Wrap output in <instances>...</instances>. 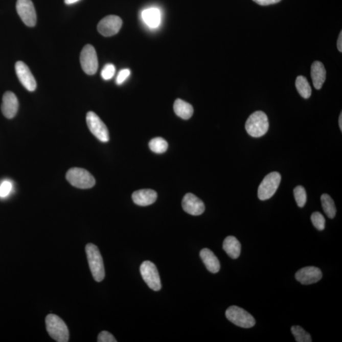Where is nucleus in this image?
<instances>
[{
	"instance_id": "f257e3e1",
	"label": "nucleus",
	"mask_w": 342,
	"mask_h": 342,
	"mask_svg": "<svg viewBox=\"0 0 342 342\" xmlns=\"http://www.w3.org/2000/svg\"><path fill=\"white\" fill-rule=\"evenodd\" d=\"M86 253L93 277L96 282H102L104 279L105 273L99 249L94 244L88 243L86 246Z\"/></svg>"
},
{
	"instance_id": "f03ea898",
	"label": "nucleus",
	"mask_w": 342,
	"mask_h": 342,
	"mask_svg": "<svg viewBox=\"0 0 342 342\" xmlns=\"http://www.w3.org/2000/svg\"><path fill=\"white\" fill-rule=\"evenodd\" d=\"M269 121L266 113L256 111L251 114L245 124V129L250 136L259 138L267 133L269 129Z\"/></svg>"
},
{
	"instance_id": "7ed1b4c3",
	"label": "nucleus",
	"mask_w": 342,
	"mask_h": 342,
	"mask_svg": "<svg viewBox=\"0 0 342 342\" xmlns=\"http://www.w3.org/2000/svg\"><path fill=\"white\" fill-rule=\"evenodd\" d=\"M48 333L51 337L58 342H67L70 339L67 325L60 317L55 314L48 315L46 320Z\"/></svg>"
},
{
	"instance_id": "20e7f679",
	"label": "nucleus",
	"mask_w": 342,
	"mask_h": 342,
	"mask_svg": "<svg viewBox=\"0 0 342 342\" xmlns=\"http://www.w3.org/2000/svg\"><path fill=\"white\" fill-rule=\"evenodd\" d=\"M66 179L73 187L81 189H88L94 187L95 179L92 174L85 169L74 168L70 169L66 174Z\"/></svg>"
},
{
	"instance_id": "39448f33",
	"label": "nucleus",
	"mask_w": 342,
	"mask_h": 342,
	"mask_svg": "<svg viewBox=\"0 0 342 342\" xmlns=\"http://www.w3.org/2000/svg\"><path fill=\"white\" fill-rule=\"evenodd\" d=\"M282 176L279 172H272L267 174L258 188V197L261 200L271 198L279 188Z\"/></svg>"
},
{
	"instance_id": "423d86ee",
	"label": "nucleus",
	"mask_w": 342,
	"mask_h": 342,
	"mask_svg": "<svg viewBox=\"0 0 342 342\" xmlns=\"http://www.w3.org/2000/svg\"><path fill=\"white\" fill-rule=\"evenodd\" d=\"M227 319L233 324L243 328H250L256 325V321L253 315L241 307L233 306L226 311Z\"/></svg>"
},
{
	"instance_id": "0eeeda50",
	"label": "nucleus",
	"mask_w": 342,
	"mask_h": 342,
	"mask_svg": "<svg viewBox=\"0 0 342 342\" xmlns=\"http://www.w3.org/2000/svg\"><path fill=\"white\" fill-rule=\"evenodd\" d=\"M86 123L89 131L98 140L104 143L109 141V132L108 128L96 113L94 112H87Z\"/></svg>"
},
{
	"instance_id": "6e6552de",
	"label": "nucleus",
	"mask_w": 342,
	"mask_h": 342,
	"mask_svg": "<svg viewBox=\"0 0 342 342\" xmlns=\"http://www.w3.org/2000/svg\"><path fill=\"white\" fill-rule=\"evenodd\" d=\"M140 272L143 280L148 287L154 291H159L162 288L161 278L157 267L150 261L143 262L140 266Z\"/></svg>"
},
{
	"instance_id": "1a4fd4ad",
	"label": "nucleus",
	"mask_w": 342,
	"mask_h": 342,
	"mask_svg": "<svg viewBox=\"0 0 342 342\" xmlns=\"http://www.w3.org/2000/svg\"><path fill=\"white\" fill-rule=\"evenodd\" d=\"M81 67L88 75H94L99 68L96 50L91 44H87L82 50L80 55Z\"/></svg>"
},
{
	"instance_id": "9d476101",
	"label": "nucleus",
	"mask_w": 342,
	"mask_h": 342,
	"mask_svg": "<svg viewBox=\"0 0 342 342\" xmlns=\"http://www.w3.org/2000/svg\"><path fill=\"white\" fill-rule=\"evenodd\" d=\"M16 9L21 20L26 26L34 27L36 25V13L31 0H17Z\"/></svg>"
},
{
	"instance_id": "9b49d317",
	"label": "nucleus",
	"mask_w": 342,
	"mask_h": 342,
	"mask_svg": "<svg viewBox=\"0 0 342 342\" xmlns=\"http://www.w3.org/2000/svg\"><path fill=\"white\" fill-rule=\"evenodd\" d=\"M122 26L123 20L120 17L116 15H108L100 21L97 29L102 36L110 37L118 34Z\"/></svg>"
},
{
	"instance_id": "f8f14e48",
	"label": "nucleus",
	"mask_w": 342,
	"mask_h": 342,
	"mask_svg": "<svg viewBox=\"0 0 342 342\" xmlns=\"http://www.w3.org/2000/svg\"><path fill=\"white\" fill-rule=\"evenodd\" d=\"M15 68L21 84L28 91L34 92L36 89V81L28 66L25 62L18 61L15 63Z\"/></svg>"
},
{
	"instance_id": "ddd939ff",
	"label": "nucleus",
	"mask_w": 342,
	"mask_h": 342,
	"mask_svg": "<svg viewBox=\"0 0 342 342\" xmlns=\"http://www.w3.org/2000/svg\"><path fill=\"white\" fill-rule=\"evenodd\" d=\"M323 277L322 271L316 267H303L295 274L296 280L302 285H311L319 282Z\"/></svg>"
},
{
	"instance_id": "4468645a",
	"label": "nucleus",
	"mask_w": 342,
	"mask_h": 342,
	"mask_svg": "<svg viewBox=\"0 0 342 342\" xmlns=\"http://www.w3.org/2000/svg\"><path fill=\"white\" fill-rule=\"evenodd\" d=\"M182 207L186 213L192 216H200L206 209L203 201L190 193L185 195L182 200Z\"/></svg>"
},
{
	"instance_id": "2eb2a0df",
	"label": "nucleus",
	"mask_w": 342,
	"mask_h": 342,
	"mask_svg": "<svg viewBox=\"0 0 342 342\" xmlns=\"http://www.w3.org/2000/svg\"><path fill=\"white\" fill-rule=\"evenodd\" d=\"M18 102L14 93L7 92L3 97L2 112L5 118H14L17 113Z\"/></svg>"
},
{
	"instance_id": "dca6fc26",
	"label": "nucleus",
	"mask_w": 342,
	"mask_h": 342,
	"mask_svg": "<svg viewBox=\"0 0 342 342\" xmlns=\"http://www.w3.org/2000/svg\"><path fill=\"white\" fill-rule=\"evenodd\" d=\"M134 203L139 206H148L155 202L157 194L154 190L144 189L136 191L132 195Z\"/></svg>"
},
{
	"instance_id": "f3484780",
	"label": "nucleus",
	"mask_w": 342,
	"mask_h": 342,
	"mask_svg": "<svg viewBox=\"0 0 342 342\" xmlns=\"http://www.w3.org/2000/svg\"><path fill=\"white\" fill-rule=\"evenodd\" d=\"M200 256L205 264L207 269L212 273H217L219 271L221 266L217 257L215 256L213 252L210 249L203 248L200 251Z\"/></svg>"
},
{
	"instance_id": "a211bd4d",
	"label": "nucleus",
	"mask_w": 342,
	"mask_h": 342,
	"mask_svg": "<svg viewBox=\"0 0 342 342\" xmlns=\"http://www.w3.org/2000/svg\"><path fill=\"white\" fill-rule=\"evenodd\" d=\"M326 70L324 65L319 61L312 63L311 70L312 83L315 89H320L326 80Z\"/></svg>"
},
{
	"instance_id": "6ab92c4d",
	"label": "nucleus",
	"mask_w": 342,
	"mask_h": 342,
	"mask_svg": "<svg viewBox=\"0 0 342 342\" xmlns=\"http://www.w3.org/2000/svg\"><path fill=\"white\" fill-rule=\"evenodd\" d=\"M142 17L146 25L150 28H157L161 25V13L156 8H149L143 10Z\"/></svg>"
},
{
	"instance_id": "aec40b11",
	"label": "nucleus",
	"mask_w": 342,
	"mask_h": 342,
	"mask_svg": "<svg viewBox=\"0 0 342 342\" xmlns=\"http://www.w3.org/2000/svg\"><path fill=\"white\" fill-rule=\"evenodd\" d=\"M222 247L232 259H238L240 256L242 246L237 238L233 236H229L225 238Z\"/></svg>"
},
{
	"instance_id": "412c9836",
	"label": "nucleus",
	"mask_w": 342,
	"mask_h": 342,
	"mask_svg": "<svg viewBox=\"0 0 342 342\" xmlns=\"http://www.w3.org/2000/svg\"><path fill=\"white\" fill-rule=\"evenodd\" d=\"M174 110L177 116L185 120H188L192 118L193 113L192 105L181 99H177L175 101Z\"/></svg>"
},
{
	"instance_id": "4be33fe9",
	"label": "nucleus",
	"mask_w": 342,
	"mask_h": 342,
	"mask_svg": "<svg viewBox=\"0 0 342 342\" xmlns=\"http://www.w3.org/2000/svg\"><path fill=\"white\" fill-rule=\"evenodd\" d=\"M295 86L299 94L304 99H307L311 97L312 94L311 87L305 77L302 76L298 77L295 81Z\"/></svg>"
},
{
	"instance_id": "5701e85b",
	"label": "nucleus",
	"mask_w": 342,
	"mask_h": 342,
	"mask_svg": "<svg viewBox=\"0 0 342 342\" xmlns=\"http://www.w3.org/2000/svg\"><path fill=\"white\" fill-rule=\"evenodd\" d=\"M323 211L329 218L333 219L336 216V207L335 202L330 195L323 194L321 197Z\"/></svg>"
},
{
	"instance_id": "b1692460",
	"label": "nucleus",
	"mask_w": 342,
	"mask_h": 342,
	"mask_svg": "<svg viewBox=\"0 0 342 342\" xmlns=\"http://www.w3.org/2000/svg\"><path fill=\"white\" fill-rule=\"evenodd\" d=\"M150 149L156 153H163L168 148V143L163 138L157 137L152 139L149 143Z\"/></svg>"
},
{
	"instance_id": "393cba45",
	"label": "nucleus",
	"mask_w": 342,
	"mask_h": 342,
	"mask_svg": "<svg viewBox=\"0 0 342 342\" xmlns=\"http://www.w3.org/2000/svg\"><path fill=\"white\" fill-rule=\"evenodd\" d=\"M296 341L298 342H311L312 338L311 335L300 326H293L291 328Z\"/></svg>"
},
{
	"instance_id": "a878e982",
	"label": "nucleus",
	"mask_w": 342,
	"mask_h": 342,
	"mask_svg": "<svg viewBox=\"0 0 342 342\" xmlns=\"http://www.w3.org/2000/svg\"><path fill=\"white\" fill-rule=\"evenodd\" d=\"M293 194L298 206L299 208H303L307 201V193L305 188L302 186H298L293 190Z\"/></svg>"
},
{
	"instance_id": "bb28decb",
	"label": "nucleus",
	"mask_w": 342,
	"mask_h": 342,
	"mask_svg": "<svg viewBox=\"0 0 342 342\" xmlns=\"http://www.w3.org/2000/svg\"><path fill=\"white\" fill-rule=\"evenodd\" d=\"M311 221L313 226L319 231H323L325 227V219L322 213L315 212L311 215Z\"/></svg>"
},
{
	"instance_id": "cd10ccee",
	"label": "nucleus",
	"mask_w": 342,
	"mask_h": 342,
	"mask_svg": "<svg viewBox=\"0 0 342 342\" xmlns=\"http://www.w3.org/2000/svg\"><path fill=\"white\" fill-rule=\"evenodd\" d=\"M116 73V67L112 63H108L103 67L101 72V76L104 80L108 81L112 79Z\"/></svg>"
},
{
	"instance_id": "c85d7f7f",
	"label": "nucleus",
	"mask_w": 342,
	"mask_h": 342,
	"mask_svg": "<svg viewBox=\"0 0 342 342\" xmlns=\"http://www.w3.org/2000/svg\"><path fill=\"white\" fill-rule=\"evenodd\" d=\"M12 190V184L9 181H5L0 185V197H7Z\"/></svg>"
},
{
	"instance_id": "c756f323",
	"label": "nucleus",
	"mask_w": 342,
	"mask_h": 342,
	"mask_svg": "<svg viewBox=\"0 0 342 342\" xmlns=\"http://www.w3.org/2000/svg\"><path fill=\"white\" fill-rule=\"evenodd\" d=\"M131 74V71L128 69H124L119 72L118 76L116 78V83L118 85L124 83L127 80Z\"/></svg>"
},
{
	"instance_id": "7c9ffc66",
	"label": "nucleus",
	"mask_w": 342,
	"mask_h": 342,
	"mask_svg": "<svg viewBox=\"0 0 342 342\" xmlns=\"http://www.w3.org/2000/svg\"><path fill=\"white\" fill-rule=\"evenodd\" d=\"M98 341L99 342H117L116 339L109 332L107 331H103L98 336Z\"/></svg>"
},
{
	"instance_id": "2f4dec72",
	"label": "nucleus",
	"mask_w": 342,
	"mask_h": 342,
	"mask_svg": "<svg viewBox=\"0 0 342 342\" xmlns=\"http://www.w3.org/2000/svg\"><path fill=\"white\" fill-rule=\"evenodd\" d=\"M253 1L262 6H267V5L277 4L282 0H253Z\"/></svg>"
},
{
	"instance_id": "473e14b6",
	"label": "nucleus",
	"mask_w": 342,
	"mask_h": 342,
	"mask_svg": "<svg viewBox=\"0 0 342 342\" xmlns=\"http://www.w3.org/2000/svg\"><path fill=\"white\" fill-rule=\"evenodd\" d=\"M337 47L339 50V52H342V32H340V34H339V37L337 41Z\"/></svg>"
},
{
	"instance_id": "72a5a7b5",
	"label": "nucleus",
	"mask_w": 342,
	"mask_h": 342,
	"mask_svg": "<svg viewBox=\"0 0 342 342\" xmlns=\"http://www.w3.org/2000/svg\"><path fill=\"white\" fill-rule=\"evenodd\" d=\"M80 1V0H64V2L67 5H72L76 4V3Z\"/></svg>"
},
{
	"instance_id": "f704fd0d",
	"label": "nucleus",
	"mask_w": 342,
	"mask_h": 342,
	"mask_svg": "<svg viewBox=\"0 0 342 342\" xmlns=\"http://www.w3.org/2000/svg\"><path fill=\"white\" fill-rule=\"evenodd\" d=\"M338 123H339V127H340L341 131H341V130H342V113H341V112L340 113V117H339Z\"/></svg>"
}]
</instances>
